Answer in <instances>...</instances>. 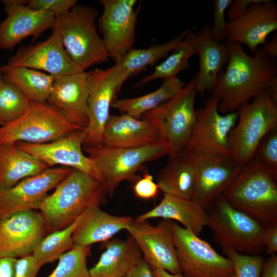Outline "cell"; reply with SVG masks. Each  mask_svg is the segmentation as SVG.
<instances>
[{
    "mask_svg": "<svg viewBox=\"0 0 277 277\" xmlns=\"http://www.w3.org/2000/svg\"><path fill=\"white\" fill-rule=\"evenodd\" d=\"M229 59L225 72L219 74L211 90L222 114L237 111L245 103L267 90L277 81L276 63L258 48L252 56L241 45L226 41Z\"/></svg>",
    "mask_w": 277,
    "mask_h": 277,
    "instance_id": "obj_1",
    "label": "cell"
},
{
    "mask_svg": "<svg viewBox=\"0 0 277 277\" xmlns=\"http://www.w3.org/2000/svg\"><path fill=\"white\" fill-rule=\"evenodd\" d=\"M106 193L104 185L99 181L72 169L39 208L48 232L70 226L87 208L100 205Z\"/></svg>",
    "mask_w": 277,
    "mask_h": 277,
    "instance_id": "obj_2",
    "label": "cell"
},
{
    "mask_svg": "<svg viewBox=\"0 0 277 277\" xmlns=\"http://www.w3.org/2000/svg\"><path fill=\"white\" fill-rule=\"evenodd\" d=\"M220 197L265 227L277 224L276 179L253 160L242 167Z\"/></svg>",
    "mask_w": 277,
    "mask_h": 277,
    "instance_id": "obj_3",
    "label": "cell"
},
{
    "mask_svg": "<svg viewBox=\"0 0 277 277\" xmlns=\"http://www.w3.org/2000/svg\"><path fill=\"white\" fill-rule=\"evenodd\" d=\"M83 150L101 174L107 193L112 196L121 182L135 183L138 180L136 173L142 165L169 155L170 147L166 139L161 137L138 147H112L101 143L84 147Z\"/></svg>",
    "mask_w": 277,
    "mask_h": 277,
    "instance_id": "obj_4",
    "label": "cell"
},
{
    "mask_svg": "<svg viewBox=\"0 0 277 277\" xmlns=\"http://www.w3.org/2000/svg\"><path fill=\"white\" fill-rule=\"evenodd\" d=\"M98 13L94 8L76 5L56 17L54 25L71 60L82 70L106 62L109 56L96 24Z\"/></svg>",
    "mask_w": 277,
    "mask_h": 277,
    "instance_id": "obj_5",
    "label": "cell"
},
{
    "mask_svg": "<svg viewBox=\"0 0 277 277\" xmlns=\"http://www.w3.org/2000/svg\"><path fill=\"white\" fill-rule=\"evenodd\" d=\"M229 135L230 156L242 167L251 161L262 138L277 128V100L268 90L243 104Z\"/></svg>",
    "mask_w": 277,
    "mask_h": 277,
    "instance_id": "obj_6",
    "label": "cell"
},
{
    "mask_svg": "<svg viewBox=\"0 0 277 277\" xmlns=\"http://www.w3.org/2000/svg\"><path fill=\"white\" fill-rule=\"evenodd\" d=\"M222 249L257 255L263 249L266 227L222 197L207 211V225Z\"/></svg>",
    "mask_w": 277,
    "mask_h": 277,
    "instance_id": "obj_7",
    "label": "cell"
},
{
    "mask_svg": "<svg viewBox=\"0 0 277 277\" xmlns=\"http://www.w3.org/2000/svg\"><path fill=\"white\" fill-rule=\"evenodd\" d=\"M195 78L172 98L144 114L141 118L152 123L170 144L169 157L183 152L196 120Z\"/></svg>",
    "mask_w": 277,
    "mask_h": 277,
    "instance_id": "obj_8",
    "label": "cell"
},
{
    "mask_svg": "<svg viewBox=\"0 0 277 277\" xmlns=\"http://www.w3.org/2000/svg\"><path fill=\"white\" fill-rule=\"evenodd\" d=\"M84 128L68 122L46 103L30 101L26 112L19 118L0 126V144L25 142H50Z\"/></svg>",
    "mask_w": 277,
    "mask_h": 277,
    "instance_id": "obj_9",
    "label": "cell"
},
{
    "mask_svg": "<svg viewBox=\"0 0 277 277\" xmlns=\"http://www.w3.org/2000/svg\"><path fill=\"white\" fill-rule=\"evenodd\" d=\"M171 228L183 277H234L231 262L211 245L173 221Z\"/></svg>",
    "mask_w": 277,
    "mask_h": 277,
    "instance_id": "obj_10",
    "label": "cell"
},
{
    "mask_svg": "<svg viewBox=\"0 0 277 277\" xmlns=\"http://www.w3.org/2000/svg\"><path fill=\"white\" fill-rule=\"evenodd\" d=\"M238 117L237 111L221 114L218 101L211 96L196 110V120L184 152L230 156L229 135Z\"/></svg>",
    "mask_w": 277,
    "mask_h": 277,
    "instance_id": "obj_11",
    "label": "cell"
},
{
    "mask_svg": "<svg viewBox=\"0 0 277 277\" xmlns=\"http://www.w3.org/2000/svg\"><path fill=\"white\" fill-rule=\"evenodd\" d=\"M185 153L191 159L195 170L192 200L207 212L236 176L242 167L230 156Z\"/></svg>",
    "mask_w": 277,
    "mask_h": 277,
    "instance_id": "obj_12",
    "label": "cell"
},
{
    "mask_svg": "<svg viewBox=\"0 0 277 277\" xmlns=\"http://www.w3.org/2000/svg\"><path fill=\"white\" fill-rule=\"evenodd\" d=\"M103 11L98 29L109 57L118 60L133 48L135 30L141 5L136 0H100Z\"/></svg>",
    "mask_w": 277,
    "mask_h": 277,
    "instance_id": "obj_13",
    "label": "cell"
},
{
    "mask_svg": "<svg viewBox=\"0 0 277 277\" xmlns=\"http://www.w3.org/2000/svg\"><path fill=\"white\" fill-rule=\"evenodd\" d=\"M88 123L83 132L84 147L102 143L105 126L110 115V109L120 86L114 66L86 72Z\"/></svg>",
    "mask_w": 277,
    "mask_h": 277,
    "instance_id": "obj_14",
    "label": "cell"
},
{
    "mask_svg": "<svg viewBox=\"0 0 277 277\" xmlns=\"http://www.w3.org/2000/svg\"><path fill=\"white\" fill-rule=\"evenodd\" d=\"M126 230L139 247L143 259L151 267L182 275L170 220H163L153 226L147 221L133 220Z\"/></svg>",
    "mask_w": 277,
    "mask_h": 277,
    "instance_id": "obj_15",
    "label": "cell"
},
{
    "mask_svg": "<svg viewBox=\"0 0 277 277\" xmlns=\"http://www.w3.org/2000/svg\"><path fill=\"white\" fill-rule=\"evenodd\" d=\"M67 167H49L0 190V220L16 212L39 209L48 192L70 172Z\"/></svg>",
    "mask_w": 277,
    "mask_h": 277,
    "instance_id": "obj_16",
    "label": "cell"
},
{
    "mask_svg": "<svg viewBox=\"0 0 277 277\" xmlns=\"http://www.w3.org/2000/svg\"><path fill=\"white\" fill-rule=\"evenodd\" d=\"M47 232L43 216L35 210L0 220V258L18 259L32 254Z\"/></svg>",
    "mask_w": 277,
    "mask_h": 277,
    "instance_id": "obj_17",
    "label": "cell"
},
{
    "mask_svg": "<svg viewBox=\"0 0 277 277\" xmlns=\"http://www.w3.org/2000/svg\"><path fill=\"white\" fill-rule=\"evenodd\" d=\"M1 2L7 16L0 22V49L12 50L26 37L32 36L34 39L54 25V14L29 7L28 1Z\"/></svg>",
    "mask_w": 277,
    "mask_h": 277,
    "instance_id": "obj_18",
    "label": "cell"
},
{
    "mask_svg": "<svg viewBox=\"0 0 277 277\" xmlns=\"http://www.w3.org/2000/svg\"><path fill=\"white\" fill-rule=\"evenodd\" d=\"M45 41L22 47L9 58V67H24L46 72L55 78L83 71L69 57L55 28Z\"/></svg>",
    "mask_w": 277,
    "mask_h": 277,
    "instance_id": "obj_19",
    "label": "cell"
},
{
    "mask_svg": "<svg viewBox=\"0 0 277 277\" xmlns=\"http://www.w3.org/2000/svg\"><path fill=\"white\" fill-rule=\"evenodd\" d=\"M83 132L84 130H77L44 144L16 143L22 150L36 156L48 167L58 165L72 167L91 175L103 184V178L93 161L83 152Z\"/></svg>",
    "mask_w": 277,
    "mask_h": 277,
    "instance_id": "obj_20",
    "label": "cell"
},
{
    "mask_svg": "<svg viewBox=\"0 0 277 277\" xmlns=\"http://www.w3.org/2000/svg\"><path fill=\"white\" fill-rule=\"evenodd\" d=\"M277 30V4L257 0L239 17L227 22L226 41L243 44L254 53Z\"/></svg>",
    "mask_w": 277,
    "mask_h": 277,
    "instance_id": "obj_21",
    "label": "cell"
},
{
    "mask_svg": "<svg viewBox=\"0 0 277 277\" xmlns=\"http://www.w3.org/2000/svg\"><path fill=\"white\" fill-rule=\"evenodd\" d=\"M86 72L55 78L46 103L70 123L85 129L88 123Z\"/></svg>",
    "mask_w": 277,
    "mask_h": 277,
    "instance_id": "obj_22",
    "label": "cell"
},
{
    "mask_svg": "<svg viewBox=\"0 0 277 277\" xmlns=\"http://www.w3.org/2000/svg\"><path fill=\"white\" fill-rule=\"evenodd\" d=\"M162 137L150 121L127 114L110 115L104 129L102 143L112 147H141Z\"/></svg>",
    "mask_w": 277,
    "mask_h": 277,
    "instance_id": "obj_23",
    "label": "cell"
},
{
    "mask_svg": "<svg viewBox=\"0 0 277 277\" xmlns=\"http://www.w3.org/2000/svg\"><path fill=\"white\" fill-rule=\"evenodd\" d=\"M99 205L90 206L81 215L72 234L74 244L91 246L106 242L120 231L127 230L133 221L130 216L109 214Z\"/></svg>",
    "mask_w": 277,
    "mask_h": 277,
    "instance_id": "obj_24",
    "label": "cell"
},
{
    "mask_svg": "<svg viewBox=\"0 0 277 277\" xmlns=\"http://www.w3.org/2000/svg\"><path fill=\"white\" fill-rule=\"evenodd\" d=\"M210 27L205 26L197 35L196 54L199 57V70L195 78L196 93L204 94L211 91L221 70L227 64L228 49L226 44L214 41L210 32Z\"/></svg>",
    "mask_w": 277,
    "mask_h": 277,
    "instance_id": "obj_25",
    "label": "cell"
},
{
    "mask_svg": "<svg viewBox=\"0 0 277 277\" xmlns=\"http://www.w3.org/2000/svg\"><path fill=\"white\" fill-rule=\"evenodd\" d=\"M105 244V249L89 270L90 277H124L143 259L137 245L130 236L114 238Z\"/></svg>",
    "mask_w": 277,
    "mask_h": 277,
    "instance_id": "obj_26",
    "label": "cell"
},
{
    "mask_svg": "<svg viewBox=\"0 0 277 277\" xmlns=\"http://www.w3.org/2000/svg\"><path fill=\"white\" fill-rule=\"evenodd\" d=\"M154 218L179 222L183 227L199 236L206 226L207 212L191 200L164 193L157 206L134 220L145 221Z\"/></svg>",
    "mask_w": 277,
    "mask_h": 277,
    "instance_id": "obj_27",
    "label": "cell"
},
{
    "mask_svg": "<svg viewBox=\"0 0 277 277\" xmlns=\"http://www.w3.org/2000/svg\"><path fill=\"white\" fill-rule=\"evenodd\" d=\"M49 168L36 156L22 150L16 143L0 144V190Z\"/></svg>",
    "mask_w": 277,
    "mask_h": 277,
    "instance_id": "obj_28",
    "label": "cell"
},
{
    "mask_svg": "<svg viewBox=\"0 0 277 277\" xmlns=\"http://www.w3.org/2000/svg\"><path fill=\"white\" fill-rule=\"evenodd\" d=\"M191 31L187 29L170 41L153 45L143 49L132 48L122 57L115 62L114 65L120 86L132 75L149 65H153L159 60L174 50Z\"/></svg>",
    "mask_w": 277,
    "mask_h": 277,
    "instance_id": "obj_29",
    "label": "cell"
},
{
    "mask_svg": "<svg viewBox=\"0 0 277 277\" xmlns=\"http://www.w3.org/2000/svg\"><path fill=\"white\" fill-rule=\"evenodd\" d=\"M159 190L188 200L192 199L195 185V170L189 155L183 152L169 157L167 165L157 176Z\"/></svg>",
    "mask_w": 277,
    "mask_h": 277,
    "instance_id": "obj_30",
    "label": "cell"
},
{
    "mask_svg": "<svg viewBox=\"0 0 277 277\" xmlns=\"http://www.w3.org/2000/svg\"><path fill=\"white\" fill-rule=\"evenodd\" d=\"M3 79L12 85L31 101L46 103L55 78L48 74L24 67L0 68Z\"/></svg>",
    "mask_w": 277,
    "mask_h": 277,
    "instance_id": "obj_31",
    "label": "cell"
},
{
    "mask_svg": "<svg viewBox=\"0 0 277 277\" xmlns=\"http://www.w3.org/2000/svg\"><path fill=\"white\" fill-rule=\"evenodd\" d=\"M184 86L177 77L165 80L156 90L136 97L115 99L112 107L122 114L141 118L145 113L174 97Z\"/></svg>",
    "mask_w": 277,
    "mask_h": 277,
    "instance_id": "obj_32",
    "label": "cell"
},
{
    "mask_svg": "<svg viewBox=\"0 0 277 277\" xmlns=\"http://www.w3.org/2000/svg\"><path fill=\"white\" fill-rule=\"evenodd\" d=\"M196 45L197 35L191 30L172 53L156 66L152 73L137 83L135 87L159 78L165 80L176 77L179 72L189 68V60L196 54Z\"/></svg>",
    "mask_w": 277,
    "mask_h": 277,
    "instance_id": "obj_33",
    "label": "cell"
},
{
    "mask_svg": "<svg viewBox=\"0 0 277 277\" xmlns=\"http://www.w3.org/2000/svg\"><path fill=\"white\" fill-rule=\"evenodd\" d=\"M81 216L70 226L50 233L38 243L32 254L42 266L58 260L61 255L72 248L74 244L73 232Z\"/></svg>",
    "mask_w": 277,
    "mask_h": 277,
    "instance_id": "obj_34",
    "label": "cell"
},
{
    "mask_svg": "<svg viewBox=\"0 0 277 277\" xmlns=\"http://www.w3.org/2000/svg\"><path fill=\"white\" fill-rule=\"evenodd\" d=\"M30 104L28 98L15 87L4 80L0 86V126L22 116Z\"/></svg>",
    "mask_w": 277,
    "mask_h": 277,
    "instance_id": "obj_35",
    "label": "cell"
},
{
    "mask_svg": "<svg viewBox=\"0 0 277 277\" xmlns=\"http://www.w3.org/2000/svg\"><path fill=\"white\" fill-rule=\"evenodd\" d=\"M90 246L74 244L58 259L56 268L47 277H90L87 265Z\"/></svg>",
    "mask_w": 277,
    "mask_h": 277,
    "instance_id": "obj_36",
    "label": "cell"
},
{
    "mask_svg": "<svg viewBox=\"0 0 277 277\" xmlns=\"http://www.w3.org/2000/svg\"><path fill=\"white\" fill-rule=\"evenodd\" d=\"M251 160L277 179V128L270 131L262 138Z\"/></svg>",
    "mask_w": 277,
    "mask_h": 277,
    "instance_id": "obj_37",
    "label": "cell"
},
{
    "mask_svg": "<svg viewBox=\"0 0 277 277\" xmlns=\"http://www.w3.org/2000/svg\"><path fill=\"white\" fill-rule=\"evenodd\" d=\"M222 250L232 263L234 277H260L264 261L262 256L242 254L228 248Z\"/></svg>",
    "mask_w": 277,
    "mask_h": 277,
    "instance_id": "obj_38",
    "label": "cell"
},
{
    "mask_svg": "<svg viewBox=\"0 0 277 277\" xmlns=\"http://www.w3.org/2000/svg\"><path fill=\"white\" fill-rule=\"evenodd\" d=\"M232 2V0H215L213 2V24L210 28V32L212 38L217 42L226 39L227 23L225 13Z\"/></svg>",
    "mask_w": 277,
    "mask_h": 277,
    "instance_id": "obj_39",
    "label": "cell"
},
{
    "mask_svg": "<svg viewBox=\"0 0 277 277\" xmlns=\"http://www.w3.org/2000/svg\"><path fill=\"white\" fill-rule=\"evenodd\" d=\"M76 3V0H30L27 6L34 9L50 12L57 17L68 12Z\"/></svg>",
    "mask_w": 277,
    "mask_h": 277,
    "instance_id": "obj_40",
    "label": "cell"
},
{
    "mask_svg": "<svg viewBox=\"0 0 277 277\" xmlns=\"http://www.w3.org/2000/svg\"><path fill=\"white\" fill-rule=\"evenodd\" d=\"M133 190L135 196L147 200L157 196L159 188L157 184L153 181L152 176L145 171L143 177L135 182Z\"/></svg>",
    "mask_w": 277,
    "mask_h": 277,
    "instance_id": "obj_41",
    "label": "cell"
},
{
    "mask_svg": "<svg viewBox=\"0 0 277 277\" xmlns=\"http://www.w3.org/2000/svg\"><path fill=\"white\" fill-rule=\"evenodd\" d=\"M41 267L32 254L16 259L13 277H36Z\"/></svg>",
    "mask_w": 277,
    "mask_h": 277,
    "instance_id": "obj_42",
    "label": "cell"
},
{
    "mask_svg": "<svg viewBox=\"0 0 277 277\" xmlns=\"http://www.w3.org/2000/svg\"><path fill=\"white\" fill-rule=\"evenodd\" d=\"M264 246L268 255L275 254L277 251V224L266 227Z\"/></svg>",
    "mask_w": 277,
    "mask_h": 277,
    "instance_id": "obj_43",
    "label": "cell"
},
{
    "mask_svg": "<svg viewBox=\"0 0 277 277\" xmlns=\"http://www.w3.org/2000/svg\"><path fill=\"white\" fill-rule=\"evenodd\" d=\"M257 0H236L232 2L227 13L229 21L235 19L246 12L250 6Z\"/></svg>",
    "mask_w": 277,
    "mask_h": 277,
    "instance_id": "obj_44",
    "label": "cell"
},
{
    "mask_svg": "<svg viewBox=\"0 0 277 277\" xmlns=\"http://www.w3.org/2000/svg\"><path fill=\"white\" fill-rule=\"evenodd\" d=\"M260 277H277V255L273 254L263 262Z\"/></svg>",
    "mask_w": 277,
    "mask_h": 277,
    "instance_id": "obj_45",
    "label": "cell"
},
{
    "mask_svg": "<svg viewBox=\"0 0 277 277\" xmlns=\"http://www.w3.org/2000/svg\"><path fill=\"white\" fill-rule=\"evenodd\" d=\"M124 277H153L151 268L143 259Z\"/></svg>",
    "mask_w": 277,
    "mask_h": 277,
    "instance_id": "obj_46",
    "label": "cell"
},
{
    "mask_svg": "<svg viewBox=\"0 0 277 277\" xmlns=\"http://www.w3.org/2000/svg\"><path fill=\"white\" fill-rule=\"evenodd\" d=\"M16 260L0 258V277H13Z\"/></svg>",
    "mask_w": 277,
    "mask_h": 277,
    "instance_id": "obj_47",
    "label": "cell"
},
{
    "mask_svg": "<svg viewBox=\"0 0 277 277\" xmlns=\"http://www.w3.org/2000/svg\"><path fill=\"white\" fill-rule=\"evenodd\" d=\"M263 52L270 58H274L277 56V37L274 35L272 39L266 43L261 48Z\"/></svg>",
    "mask_w": 277,
    "mask_h": 277,
    "instance_id": "obj_48",
    "label": "cell"
},
{
    "mask_svg": "<svg viewBox=\"0 0 277 277\" xmlns=\"http://www.w3.org/2000/svg\"><path fill=\"white\" fill-rule=\"evenodd\" d=\"M151 268L153 277H183L181 275L172 274L163 269Z\"/></svg>",
    "mask_w": 277,
    "mask_h": 277,
    "instance_id": "obj_49",
    "label": "cell"
},
{
    "mask_svg": "<svg viewBox=\"0 0 277 277\" xmlns=\"http://www.w3.org/2000/svg\"><path fill=\"white\" fill-rule=\"evenodd\" d=\"M3 82H4V79H3V75L0 69V86L2 84Z\"/></svg>",
    "mask_w": 277,
    "mask_h": 277,
    "instance_id": "obj_50",
    "label": "cell"
}]
</instances>
